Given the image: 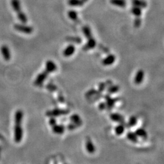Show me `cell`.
<instances>
[{
	"label": "cell",
	"instance_id": "d6a6232c",
	"mask_svg": "<svg viewBox=\"0 0 164 164\" xmlns=\"http://www.w3.org/2000/svg\"><path fill=\"white\" fill-rule=\"evenodd\" d=\"M106 86V83H105L104 82L100 83L98 85V89L97 91V94H102V92L105 90V89Z\"/></svg>",
	"mask_w": 164,
	"mask_h": 164
},
{
	"label": "cell",
	"instance_id": "74e56055",
	"mask_svg": "<svg viewBox=\"0 0 164 164\" xmlns=\"http://www.w3.org/2000/svg\"><path fill=\"white\" fill-rule=\"evenodd\" d=\"M82 1L84 3H86V2L88 1V0H82Z\"/></svg>",
	"mask_w": 164,
	"mask_h": 164
},
{
	"label": "cell",
	"instance_id": "277c9868",
	"mask_svg": "<svg viewBox=\"0 0 164 164\" xmlns=\"http://www.w3.org/2000/svg\"><path fill=\"white\" fill-rule=\"evenodd\" d=\"M48 75L49 73L48 72H46V71L40 73L38 76H37L35 79V80L34 82V85L37 86H39L43 85V83L46 80L47 77H48Z\"/></svg>",
	"mask_w": 164,
	"mask_h": 164
},
{
	"label": "cell",
	"instance_id": "30bf717a",
	"mask_svg": "<svg viewBox=\"0 0 164 164\" xmlns=\"http://www.w3.org/2000/svg\"><path fill=\"white\" fill-rule=\"evenodd\" d=\"M85 147L88 153L94 154L96 152V147L90 138L88 137L86 139L85 143Z\"/></svg>",
	"mask_w": 164,
	"mask_h": 164
},
{
	"label": "cell",
	"instance_id": "f546056e",
	"mask_svg": "<svg viewBox=\"0 0 164 164\" xmlns=\"http://www.w3.org/2000/svg\"><path fill=\"white\" fill-rule=\"evenodd\" d=\"M137 123V119L136 117L135 116H131L129 119L128 122V126H130V127H133V126H135Z\"/></svg>",
	"mask_w": 164,
	"mask_h": 164
},
{
	"label": "cell",
	"instance_id": "603a6c76",
	"mask_svg": "<svg viewBox=\"0 0 164 164\" xmlns=\"http://www.w3.org/2000/svg\"><path fill=\"white\" fill-rule=\"evenodd\" d=\"M68 3L72 7H81L85 4L82 0H68Z\"/></svg>",
	"mask_w": 164,
	"mask_h": 164
},
{
	"label": "cell",
	"instance_id": "7402d4cb",
	"mask_svg": "<svg viewBox=\"0 0 164 164\" xmlns=\"http://www.w3.org/2000/svg\"><path fill=\"white\" fill-rule=\"evenodd\" d=\"M23 118V112L21 110H18L15 112V123H21Z\"/></svg>",
	"mask_w": 164,
	"mask_h": 164
},
{
	"label": "cell",
	"instance_id": "e0dca14e",
	"mask_svg": "<svg viewBox=\"0 0 164 164\" xmlns=\"http://www.w3.org/2000/svg\"><path fill=\"white\" fill-rule=\"evenodd\" d=\"M11 6L17 13L21 11V4L20 0H11Z\"/></svg>",
	"mask_w": 164,
	"mask_h": 164
},
{
	"label": "cell",
	"instance_id": "f1b7e54d",
	"mask_svg": "<svg viewBox=\"0 0 164 164\" xmlns=\"http://www.w3.org/2000/svg\"><path fill=\"white\" fill-rule=\"evenodd\" d=\"M119 86L118 85H110L107 90V92L109 94H114L118 92L119 91Z\"/></svg>",
	"mask_w": 164,
	"mask_h": 164
},
{
	"label": "cell",
	"instance_id": "4316f807",
	"mask_svg": "<svg viewBox=\"0 0 164 164\" xmlns=\"http://www.w3.org/2000/svg\"><path fill=\"white\" fill-rule=\"evenodd\" d=\"M131 12L133 14L134 16L136 17H140L142 15V9L139 7L133 6V8L131 9Z\"/></svg>",
	"mask_w": 164,
	"mask_h": 164
},
{
	"label": "cell",
	"instance_id": "ac0fdd59",
	"mask_svg": "<svg viewBox=\"0 0 164 164\" xmlns=\"http://www.w3.org/2000/svg\"><path fill=\"white\" fill-rule=\"evenodd\" d=\"M126 137L129 140V141L132 142L133 143H137L139 140L138 137L135 134V133L132 132V131H129V132L126 134Z\"/></svg>",
	"mask_w": 164,
	"mask_h": 164
},
{
	"label": "cell",
	"instance_id": "3957f363",
	"mask_svg": "<svg viewBox=\"0 0 164 164\" xmlns=\"http://www.w3.org/2000/svg\"><path fill=\"white\" fill-rule=\"evenodd\" d=\"M14 28L18 31L22 33H24V34H30L31 33H32L33 31V28L31 26H26L24 24L23 25H20V24H15L14 25Z\"/></svg>",
	"mask_w": 164,
	"mask_h": 164
},
{
	"label": "cell",
	"instance_id": "cb8c5ba5",
	"mask_svg": "<svg viewBox=\"0 0 164 164\" xmlns=\"http://www.w3.org/2000/svg\"><path fill=\"white\" fill-rule=\"evenodd\" d=\"M66 41L69 42H72L74 43H77V44H80L82 42V39L79 37H72L69 36L66 37Z\"/></svg>",
	"mask_w": 164,
	"mask_h": 164
},
{
	"label": "cell",
	"instance_id": "44dd1931",
	"mask_svg": "<svg viewBox=\"0 0 164 164\" xmlns=\"http://www.w3.org/2000/svg\"><path fill=\"white\" fill-rule=\"evenodd\" d=\"M125 128L123 123H120L119 125H117L114 129L115 133L118 135H120L122 134H123V133L125 132Z\"/></svg>",
	"mask_w": 164,
	"mask_h": 164
},
{
	"label": "cell",
	"instance_id": "f35d334b",
	"mask_svg": "<svg viewBox=\"0 0 164 164\" xmlns=\"http://www.w3.org/2000/svg\"><path fill=\"white\" fill-rule=\"evenodd\" d=\"M54 164H58V163L57 162V161H55L54 162Z\"/></svg>",
	"mask_w": 164,
	"mask_h": 164
},
{
	"label": "cell",
	"instance_id": "836d02e7",
	"mask_svg": "<svg viewBox=\"0 0 164 164\" xmlns=\"http://www.w3.org/2000/svg\"><path fill=\"white\" fill-rule=\"evenodd\" d=\"M142 23V19L140 17H136L134 21V26L135 28H139Z\"/></svg>",
	"mask_w": 164,
	"mask_h": 164
},
{
	"label": "cell",
	"instance_id": "8992f818",
	"mask_svg": "<svg viewBox=\"0 0 164 164\" xmlns=\"http://www.w3.org/2000/svg\"><path fill=\"white\" fill-rule=\"evenodd\" d=\"M145 73L142 69H139V71L135 74V76L134 77V82L136 85H140L141 84L143 80Z\"/></svg>",
	"mask_w": 164,
	"mask_h": 164
},
{
	"label": "cell",
	"instance_id": "4fadbf2b",
	"mask_svg": "<svg viewBox=\"0 0 164 164\" xmlns=\"http://www.w3.org/2000/svg\"><path fill=\"white\" fill-rule=\"evenodd\" d=\"M110 118L111 120L116 122H119L120 123H125V120L123 117L119 113H112L110 114Z\"/></svg>",
	"mask_w": 164,
	"mask_h": 164
},
{
	"label": "cell",
	"instance_id": "d4e9b609",
	"mask_svg": "<svg viewBox=\"0 0 164 164\" xmlns=\"http://www.w3.org/2000/svg\"><path fill=\"white\" fill-rule=\"evenodd\" d=\"M83 32L84 35H85V37L88 39L92 38V37L91 30L89 26H84L83 27Z\"/></svg>",
	"mask_w": 164,
	"mask_h": 164
},
{
	"label": "cell",
	"instance_id": "9a60e30c",
	"mask_svg": "<svg viewBox=\"0 0 164 164\" xmlns=\"http://www.w3.org/2000/svg\"><path fill=\"white\" fill-rule=\"evenodd\" d=\"M134 133L135 134H136V135L138 137H140L143 139H146L148 137V134L147 133L146 130L142 128H140L137 129L136 130H135Z\"/></svg>",
	"mask_w": 164,
	"mask_h": 164
},
{
	"label": "cell",
	"instance_id": "7a4b0ae2",
	"mask_svg": "<svg viewBox=\"0 0 164 164\" xmlns=\"http://www.w3.org/2000/svg\"><path fill=\"white\" fill-rule=\"evenodd\" d=\"M21 125V123H15L14 127V139L17 143H20L23 138V131Z\"/></svg>",
	"mask_w": 164,
	"mask_h": 164
},
{
	"label": "cell",
	"instance_id": "8fae6325",
	"mask_svg": "<svg viewBox=\"0 0 164 164\" xmlns=\"http://www.w3.org/2000/svg\"><path fill=\"white\" fill-rule=\"evenodd\" d=\"M75 51H76V47L72 44H69L64 49L63 54L64 57H69L74 54Z\"/></svg>",
	"mask_w": 164,
	"mask_h": 164
},
{
	"label": "cell",
	"instance_id": "1f68e13d",
	"mask_svg": "<svg viewBox=\"0 0 164 164\" xmlns=\"http://www.w3.org/2000/svg\"><path fill=\"white\" fill-rule=\"evenodd\" d=\"M97 94V91H96L95 89H91V90H89L85 94V96L88 98L91 97L92 96Z\"/></svg>",
	"mask_w": 164,
	"mask_h": 164
},
{
	"label": "cell",
	"instance_id": "484cf974",
	"mask_svg": "<svg viewBox=\"0 0 164 164\" xmlns=\"http://www.w3.org/2000/svg\"><path fill=\"white\" fill-rule=\"evenodd\" d=\"M68 15L70 19L74 21H78V13L76 11L74 10H70L68 12Z\"/></svg>",
	"mask_w": 164,
	"mask_h": 164
},
{
	"label": "cell",
	"instance_id": "6da1fadb",
	"mask_svg": "<svg viewBox=\"0 0 164 164\" xmlns=\"http://www.w3.org/2000/svg\"><path fill=\"white\" fill-rule=\"evenodd\" d=\"M70 111L68 109H59L55 108L52 110H49L46 112V116L49 117V118H55L60 116H64L67 115L69 113Z\"/></svg>",
	"mask_w": 164,
	"mask_h": 164
},
{
	"label": "cell",
	"instance_id": "7c38bea8",
	"mask_svg": "<svg viewBox=\"0 0 164 164\" xmlns=\"http://www.w3.org/2000/svg\"><path fill=\"white\" fill-rule=\"evenodd\" d=\"M1 52L3 57L4 59H5L6 61L10 60L11 58V52H10V50H9V48L7 46L3 45L1 46Z\"/></svg>",
	"mask_w": 164,
	"mask_h": 164
},
{
	"label": "cell",
	"instance_id": "8d00e7d4",
	"mask_svg": "<svg viewBox=\"0 0 164 164\" xmlns=\"http://www.w3.org/2000/svg\"><path fill=\"white\" fill-rule=\"evenodd\" d=\"M47 89L50 91H54L57 90V87H56L54 85H52V84H49V85L47 86Z\"/></svg>",
	"mask_w": 164,
	"mask_h": 164
},
{
	"label": "cell",
	"instance_id": "2e32d148",
	"mask_svg": "<svg viewBox=\"0 0 164 164\" xmlns=\"http://www.w3.org/2000/svg\"><path fill=\"white\" fill-rule=\"evenodd\" d=\"M110 2L112 5L122 8L125 7L126 6V2L125 0H110Z\"/></svg>",
	"mask_w": 164,
	"mask_h": 164
},
{
	"label": "cell",
	"instance_id": "d590c367",
	"mask_svg": "<svg viewBox=\"0 0 164 164\" xmlns=\"http://www.w3.org/2000/svg\"><path fill=\"white\" fill-rule=\"evenodd\" d=\"M49 123L51 126H53L57 124V120L55 118H50L49 120Z\"/></svg>",
	"mask_w": 164,
	"mask_h": 164
},
{
	"label": "cell",
	"instance_id": "ffe728a7",
	"mask_svg": "<svg viewBox=\"0 0 164 164\" xmlns=\"http://www.w3.org/2000/svg\"><path fill=\"white\" fill-rule=\"evenodd\" d=\"M133 6L139 7L140 8H146L147 6V3L143 0H132Z\"/></svg>",
	"mask_w": 164,
	"mask_h": 164
},
{
	"label": "cell",
	"instance_id": "52a82bcc",
	"mask_svg": "<svg viewBox=\"0 0 164 164\" xmlns=\"http://www.w3.org/2000/svg\"><path fill=\"white\" fill-rule=\"evenodd\" d=\"M105 100L106 101V108L108 109L109 110H111L112 109V108L114 107L115 103L118 100V98H111L109 94H107L105 96Z\"/></svg>",
	"mask_w": 164,
	"mask_h": 164
},
{
	"label": "cell",
	"instance_id": "5bb4252c",
	"mask_svg": "<svg viewBox=\"0 0 164 164\" xmlns=\"http://www.w3.org/2000/svg\"><path fill=\"white\" fill-rule=\"evenodd\" d=\"M52 132L56 134H62L65 131V126L63 125H57L52 126Z\"/></svg>",
	"mask_w": 164,
	"mask_h": 164
},
{
	"label": "cell",
	"instance_id": "9c48e42d",
	"mask_svg": "<svg viewBox=\"0 0 164 164\" xmlns=\"http://www.w3.org/2000/svg\"><path fill=\"white\" fill-rule=\"evenodd\" d=\"M96 40L92 37V38L89 39L88 40V42L85 44V45H84L83 47V50L85 51L89 50L90 49H94L96 46Z\"/></svg>",
	"mask_w": 164,
	"mask_h": 164
},
{
	"label": "cell",
	"instance_id": "ba28073f",
	"mask_svg": "<svg viewBox=\"0 0 164 164\" xmlns=\"http://www.w3.org/2000/svg\"><path fill=\"white\" fill-rule=\"evenodd\" d=\"M116 58V57L114 54H110L105 58L103 59L102 63L103 65L106 66H110L115 62Z\"/></svg>",
	"mask_w": 164,
	"mask_h": 164
},
{
	"label": "cell",
	"instance_id": "e575fe53",
	"mask_svg": "<svg viewBox=\"0 0 164 164\" xmlns=\"http://www.w3.org/2000/svg\"><path fill=\"white\" fill-rule=\"evenodd\" d=\"M98 109L101 111L105 110L106 109V104L105 102H101L98 105Z\"/></svg>",
	"mask_w": 164,
	"mask_h": 164
},
{
	"label": "cell",
	"instance_id": "83f0119b",
	"mask_svg": "<svg viewBox=\"0 0 164 164\" xmlns=\"http://www.w3.org/2000/svg\"><path fill=\"white\" fill-rule=\"evenodd\" d=\"M17 16H18V19L20 20V21L23 23V24H26V23H27V18L26 14L24 12H21V11L20 12L17 13Z\"/></svg>",
	"mask_w": 164,
	"mask_h": 164
},
{
	"label": "cell",
	"instance_id": "d6986e66",
	"mask_svg": "<svg viewBox=\"0 0 164 164\" xmlns=\"http://www.w3.org/2000/svg\"><path fill=\"white\" fill-rule=\"evenodd\" d=\"M69 119H70V120H71V122H72V123H77L80 126L82 125V120L80 118V116L78 114H72V116H70Z\"/></svg>",
	"mask_w": 164,
	"mask_h": 164
},
{
	"label": "cell",
	"instance_id": "5b68a950",
	"mask_svg": "<svg viewBox=\"0 0 164 164\" xmlns=\"http://www.w3.org/2000/svg\"><path fill=\"white\" fill-rule=\"evenodd\" d=\"M45 68H46L45 71L46 72H48L49 74L51 72H54L57 69V65H56V64L52 60L47 61L45 64Z\"/></svg>",
	"mask_w": 164,
	"mask_h": 164
},
{
	"label": "cell",
	"instance_id": "4dcf8cb0",
	"mask_svg": "<svg viewBox=\"0 0 164 164\" xmlns=\"http://www.w3.org/2000/svg\"><path fill=\"white\" fill-rule=\"evenodd\" d=\"M79 126H80V125L77 124V123H70L67 126V129L69 131H72V130H74V129H76V128H78Z\"/></svg>",
	"mask_w": 164,
	"mask_h": 164
}]
</instances>
